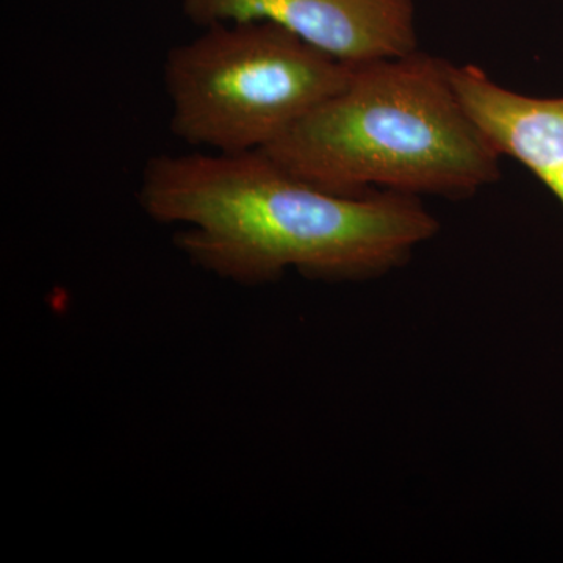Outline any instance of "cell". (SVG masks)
Returning a JSON list of instances; mask_svg holds the SVG:
<instances>
[{
  "instance_id": "cell-1",
  "label": "cell",
  "mask_w": 563,
  "mask_h": 563,
  "mask_svg": "<svg viewBox=\"0 0 563 563\" xmlns=\"http://www.w3.org/2000/svg\"><path fill=\"white\" fill-rule=\"evenodd\" d=\"M139 202L152 220L185 225L176 244L192 263L244 285L288 268L318 279L377 276L439 229L418 196L333 195L262 151L155 155Z\"/></svg>"
},
{
  "instance_id": "cell-2",
  "label": "cell",
  "mask_w": 563,
  "mask_h": 563,
  "mask_svg": "<svg viewBox=\"0 0 563 563\" xmlns=\"http://www.w3.org/2000/svg\"><path fill=\"white\" fill-rule=\"evenodd\" d=\"M262 152L342 196L463 198L501 176V154L463 107L451 63L420 51L352 65L339 91Z\"/></svg>"
},
{
  "instance_id": "cell-3",
  "label": "cell",
  "mask_w": 563,
  "mask_h": 563,
  "mask_svg": "<svg viewBox=\"0 0 563 563\" xmlns=\"http://www.w3.org/2000/svg\"><path fill=\"white\" fill-rule=\"evenodd\" d=\"M351 73L352 65L273 22L209 25L163 63L172 132L218 154L265 151Z\"/></svg>"
},
{
  "instance_id": "cell-4",
  "label": "cell",
  "mask_w": 563,
  "mask_h": 563,
  "mask_svg": "<svg viewBox=\"0 0 563 563\" xmlns=\"http://www.w3.org/2000/svg\"><path fill=\"white\" fill-rule=\"evenodd\" d=\"M199 25L266 21L347 65L418 51L412 0H181Z\"/></svg>"
},
{
  "instance_id": "cell-5",
  "label": "cell",
  "mask_w": 563,
  "mask_h": 563,
  "mask_svg": "<svg viewBox=\"0 0 563 563\" xmlns=\"http://www.w3.org/2000/svg\"><path fill=\"white\" fill-rule=\"evenodd\" d=\"M451 79L493 147L525 165L563 207V98L520 95L474 65H451Z\"/></svg>"
}]
</instances>
